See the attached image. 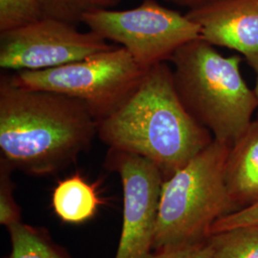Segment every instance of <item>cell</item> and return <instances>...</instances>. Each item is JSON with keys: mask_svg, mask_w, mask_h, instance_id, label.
<instances>
[{"mask_svg": "<svg viewBox=\"0 0 258 258\" xmlns=\"http://www.w3.org/2000/svg\"><path fill=\"white\" fill-rule=\"evenodd\" d=\"M98 132L83 102L60 93L32 90L0 79V149L14 169L54 175L76 163Z\"/></svg>", "mask_w": 258, "mask_h": 258, "instance_id": "cell-1", "label": "cell"}, {"mask_svg": "<svg viewBox=\"0 0 258 258\" xmlns=\"http://www.w3.org/2000/svg\"><path fill=\"white\" fill-rule=\"evenodd\" d=\"M97 136L108 148L147 158L165 181L214 140L185 110L167 61L151 67L124 103L98 122Z\"/></svg>", "mask_w": 258, "mask_h": 258, "instance_id": "cell-2", "label": "cell"}, {"mask_svg": "<svg viewBox=\"0 0 258 258\" xmlns=\"http://www.w3.org/2000/svg\"><path fill=\"white\" fill-rule=\"evenodd\" d=\"M241 61L238 55H221L202 38L185 43L168 59L185 110L214 140L231 147L258 107L254 89L241 74Z\"/></svg>", "mask_w": 258, "mask_h": 258, "instance_id": "cell-3", "label": "cell"}, {"mask_svg": "<svg viewBox=\"0 0 258 258\" xmlns=\"http://www.w3.org/2000/svg\"><path fill=\"white\" fill-rule=\"evenodd\" d=\"M230 148L213 140L164 182L153 249L205 241L216 222L238 211L225 178Z\"/></svg>", "mask_w": 258, "mask_h": 258, "instance_id": "cell-4", "label": "cell"}, {"mask_svg": "<svg viewBox=\"0 0 258 258\" xmlns=\"http://www.w3.org/2000/svg\"><path fill=\"white\" fill-rule=\"evenodd\" d=\"M148 71L124 48L114 47L83 60L9 77L19 87L60 93L83 102L99 122L124 103Z\"/></svg>", "mask_w": 258, "mask_h": 258, "instance_id": "cell-5", "label": "cell"}, {"mask_svg": "<svg viewBox=\"0 0 258 258\" xmlns=\"http://www.w3.org/2000/svg\"><path fill=\"white\" fill-rule=\"evenodd\" d=\"M82 22L105 40L120 44L145 70L168 61L180 47L200 38L192 20L155 0H144L133 9L90 12Z\"/></svg>", "mask_w": 258, "mask_h": 258, "instance_id": "cell-6", "label": "cell"}, {"mask_svg": "<svg viewBox=\"0 0 258 258\" xmlns=\"http://www.w3.org/2000/svg\"><path fill=\"white\" fill-rule=\"evenodd\" d=\"M92 31L44 18L27 26L0 33V67L10 71H37L83 60L114 48Z\"/></svg>", "mask_w": 258, "mask_h": 258, "instance_id": "cell-7", "label": "cell"}, {"mask_svg": "<svg viewBox=\"0 0 258 258\" xmlns=\"http://www.w3.org/2000/svg\"><path fill=\"white\" fill-rule=\"evenodd\" d=\"M105 167L120 176L123 221L115 258H148L153 249L164 176L145 157L108 149Z\"/></svg>", "mask_w": 258, "mask_h": 258, "instance_id": "cell-8", "label": "cell"}, {"mask_svg": "<svg viewBox=\"0 0 258 258\" xmlns=\"http://www.w3.org/2000/svg\"><path fill=\"white\" fill-rule=\"evenodd\" d=\"M185 16L212 46L240 53L258 74V0H213Z\"/></svg>", "mask_w": 258, "mask_h": 258, "instance_id": "cell-9", "label": "cell"}, {"mask_svg": "<svg viewBox=\"0 0 258 258\" xmlns=\"http://www.w3.org/2000/svg\"><path fill=\"white\" fill-rule=\"evenodd\" d=\"M225 178L238 211L258 204V119L230 148Z\"/></svg>", "mask_w": 258, "mask_h": 258, "instance_id": "cell-10", "label": "cell"}, {"mask_svg": "<svg viewBox=\"0 0 258 258\" xmlns=\"http://www.w3.org/2000/svg\"><path fill=\"white\" fill-rule=\"evenodd\" d=\"M102 203L96 185L88 183L79 173L59 181L52 197L57 217L70 224L88 221Z\"/></svg>", "mask_w": 258, "mask_h": 258, "instance_id": "cell-11", "label": "cell"}, {"mask_svg": "<svg viewBox=\"0 0 258 258\" xmlns=\"http://www.w3.org/2000/svg\"><path fill=\"white\" fill-rule=\"evenodd\" d=\"M8 230L12 245L10 258H71L41 229L20 222Z\"/></svg>", "mask_w": 258, "mask_h": 258, "instance_id": "cell-12", "label": "cell"}, {"mask_svg": "<svg viewBox=\"0 0 258 258\" xmlns=\"http://www.w3.org/2000/svg\"><path fill=\"white\" fill-rule=\"evenodd\" d=\"M214 258H258V225H247L211 234Z\"/></svg>", "mask_w": 258, "mask_h": 258, "instance_id": "cell-13", "label": "cell"}, {"mask_svg": "<svg viewBox=\"0 0 258 258\" xmlns=\"http://www.w3.org/2000/svg\"><path fill=\"white\" fill-rule=\"evenodd\" d=\"M46 18L59 19L76 24L82 22L83 15L99 11L112 9L121 0H39Z\"/></svg>", "mask_w": 258, "mask_h": 258, "instance_id": "cell-14", "label": "cell"}, {"mask_svg": "<svg viewBox=\"0 0 258 258\" xmlns=\"http://www.w3.org/2000/svg\"><path fill=\"white\" fill-rule=\"evenodd\" d=\"M44 18L39 0H0V33L27 26Z\"/></svg>", "mask_w": 258, "mask_h": 258, "instance_id": "cell-15", "label": "cell"}, {"mask_svg": "<svg viewBox=\"0 0 258 258\" xmlns=\"http://www.w3.org/2000/svg\"><path fill=\"white\" fill-rule=\"evenodd\" d=\"M14 168L3 158L0 159V223L7 229L21 222V212L14 198Z\"/></svg>", "mask_w": 258, "mask_h": 258, "instance_id": "cell-16", "label": "cell"}, {"mask_svg": "<svg viewBox=\"0 0 258 258\" xmlns=\"http://www.w3.org/2000/svg\"><path fill=\"white\" fill-rule=\"evenodd\" d=\"M148 258H214L209 239L202 242L153 249Z\"/></svg>", "mask_w": 258, "mask_h": 258, "instance_id": "cell-17", "label": "cell"}, {"mask_svg": "<svg viewBox=\"0 0 258 258\" xmlns=\"http://www.w3.org/2000/svg\"><path fill=\"white\" fill-rule=\"evenodd\" d=\"M247 225H258V204L224 216L212 226L210 235Z\"/></svg>", "mask_w": 258, "mask_h": 258, "instance_id": "cell-18", "label": "cell"}, {"mask_svg": "<svg viewBox=\"0 0 258 258\" xmlns=\"http://www.w3.org/2000/svg\"><path fill=\"white\" fill-rule=\"evenodd\" d=\"M164 1L174 4L176 6H180V7L190 10L200 7L207 3H210L213 0H164Z\"/></svg>", "mask_w": 258, "mask_h": 258, "instance_id": "cell-19", "label": "cell"}, {"mask_svg": "<svg viewBox=\"0 0 258 258\" xmlns=\"http://www.w3.org/2000/svg\"><path fill=\"white\" fill-rule=\"evenodd\" d=\"M254 91H255V94H256V96H257L258 98V74L257 77H256V82H255V86H254Z\"/></svg>", "mask_w": 258, "mask_h": 258, "instance_id": "cell-20", "label": "cell"}, {"mask_svg": "<svg viewBox=\"0 0 258 258\" xmlns=\"http://www.w3.org/2000/svg\"><path fill=\"white\" fill-rule=\"evenodd\" d=\"M10 258V257H9Z\"/></svg>", "mask_w": 258, "mask_h": 258, "instance_id": "cell-21", "label": "cell"}]
</instances>
